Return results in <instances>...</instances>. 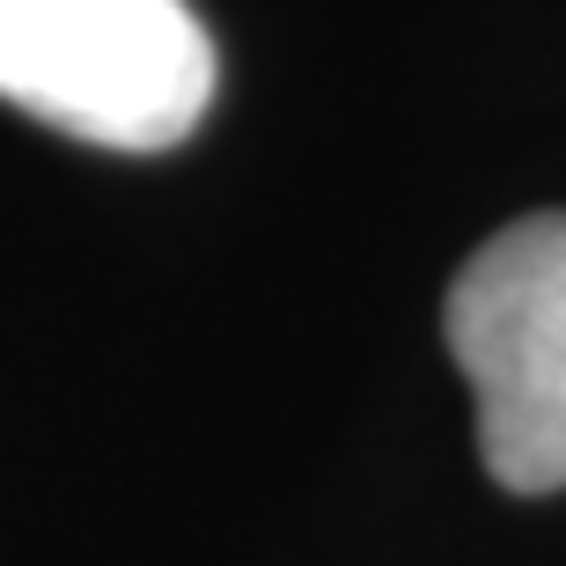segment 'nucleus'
<instances>
[{
	"mask_svg": "<svg viewBox=\"0 0 566 566\" xmlns=\"http://www.w3.org/2000/svg\"><path fill=\"white\" fill-rule=\"evenodd\" d=\"M479 398V457L507 493H566V213H523L441 302Z\"/></svg>",
	"mask_w": 566,
	"mask_h": 566,
	"instance_id": "nucleus-2",
	"label": "nucleus"
},
{
	"mask_svg": "<svg viewBox=\"0 0 566 566\" xmlns=\"http://www.w3.org/2000/svg\"><path fill=\"white\" fill-rule=\"evenodd\" d=\"M213 74L191 0H0V104L88 147L163 155L191 140Z\"/></svg>",
	"mask_w": 566,
	"mask_h": 566,
	"instance_id": "nucleus-1",
	"label": "nucleus"
}]
</instances>
